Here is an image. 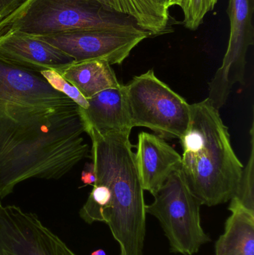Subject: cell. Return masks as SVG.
I'll return each mask as SVG.
<instances>
[{"label":"cell","instance_id":"obj_1","mask_svg":"<svg viewBox=\"0 0 254 255\" xmlns=\"http://www.w3.org/2000/svg\"><path fill=\"white\" fill-rule=\"evenodd\" d=\"M82 109L40 73L0 56V199L29 178L58 180L89 157Z\"/></svg>","mask_w":254,"mask_h":255},{"label":"cell","instance_id":"obj_2","mask_svg":"<svg viewBox=\"0 0 254 255\" xmlns=\"http://www.w3.org/2000/svg\"><path fill=\"white\" fill-rule=\"evenodd\" d=\"M95 182L110 189L111 199L100 223L108 226L120 255H143L146 234L144 191L136 164L130 134L88 133Z\"/></svg>","mask_w":254,"mask_h":255},{"label":"cell","instance_id":"obj_3","mask_svg":"<svg viewBox=\"0 0 254 255\" xmlns=\"http://www.w3.org/2000/svg\"><path fill=\"white\" fill-rule=\"evenodd\" d=\"M180 172L201 205L216 206L231 201L243 172L231 144L228 128L208 99L190 105V121L180 139Z\"/></svg>","mask_w":254,"mask_h":255},{"label":"cell","instance_id":"obj_4","mask_svg":"<svg viewBox=\"0 0 254 255\" xmlns=\"http://www.w3.org/2000/svg\"><path fill=\"white\" fill-rule=\"evenodd\" d=\"M86 30L151 34L122 13L110 11L93 0H26L0 22V35L18 31L30 37Z\"/></svg>","mask_w":254,"mask_h":255},{"label":"cell","instance_id":"obj_5","mask_svg":"<svg viewBox=\"0 0 254 255\" xmlns=\"http://www.w3.org/2000/svg\"><path fill=\"white\" fill-rule=\"evenodd\" d=\"M146 205V214L155 217L174 254L193 255L210 242L201 226V204L188 188L180 170L173 172Z\"/></svg>","mask_w":254,"mask_h":255},{"label":"cell","instance_id":"obj_6","mask_svg":"<svg viewBox=\"0 0 254 255\" xmlns=\"http://www.w3.org/2000/svg\"><path fill=\"white\" fill-rule=\"evenodd\" d=\"M124 86L133 128H148L164 139L183 136L190 121V105L160 80L153 69Z\"/></svg>","mask_w":254,"mask_h":255},{"label":"cell","instance_id":"obj_7","mask_svg":"<svg viewBox=\"0 0 254 255\" xmlns=\"http://www.w3.org/2000/svg\"><path fill=\"white\" fill-rule=\"evenodd\" d=\"M254 0H229L231 31L222 66L209 84V101L216 110L225 104L235 84H245L246 55L254 44Z\"/></svg>","mask_w":254,"mask_h":255},{"label":"cell","instance_id":"obj_8","mask_svg":"<svg viewBox=\"0 0 254 255\" xmlns=\"http://www.w3.org/2000/svg\"><path fill=\"white\" fill-rule=\"evenodd\" d=\"M0 255H77L37 216L0 204Z\"/></svg>","mask_w":254,"mask_h":255},{"label":"cell","instance_id":"obj_9","mask_svg":"<svg viewBox=\"0 0 254 255\" xmlns=\"http://www.w3.org/2000/svg\"><path fill=\"white\" fill-rule=\"evenodd\" d=\"M148 37V34L86 30L36 38L62 51L73 58L75 62L101 60L114 65L122 64L131 51Z\"/></svg>","mask_w":254,"mask_h":255},{"label":"cell","instance_id":"obj_10","mask_svg":"<svg viewBox=\"0 0 254 255\" xmlns=\"http://www.w3.org/2000/svg\"><path fill=\"white\" fill-rule=\"evenodd\" d=\"M0 56L37 73L51 70L60 73L75 62L73 58L49 43L18 31L0 35Z\"/></svg>","mask_w":254,"mask_h":255},{"label":"cell","instance_id":"obj_11","mask_svg":"<svg viewBox=\"0 0 254 255\" xmlns=\"http://www.w3.org/2000/svg\"><path fill=\"white\" fill-rule=\"evenodd\" d=\"M136 164L143 190L152 196L169 177L181 168V156L165 139L146 131L139 133Z\"/></svg>","mask_w":254,"mask_h":255},{"label":"cell","instance_id":"obj_12","mask_svg":"<svg viewBox=\"0 0 254 255\" xmlns=\"http://www.w3.org/2000/svg\"><path fill=\"white\" fill-rule=\"evenodd\" d=\"M87 101V109H81L86 133L88 134L90 130L101 134L131 133L133 127L124 85L104 90Z\"/></svg>","mask_w":254,"mask_h":255},{"label":"cell","instance_id":"obj_13","mask_svg":"<svg viewBox=\"0 0 254 255\" xmlns=\"http://www.w3.org/2000/svg\"><path fill=\"white\" fill-rule=\"evenodd\" d=\"M231 216L215 245V255H254V213L230 204Z\"/></svg>","mask_w":254,"mask_h":255},{"label":"cell","instance_id":"obj_14","mask_svg":"<svg viewBox=\"0 0 254 255\" xmlns=\"http://www.w3.org/2000/svg\"><path fill=\"white\" fill-rule=\"evenodd\" d=\"M60 74L78 88L86 100L104 90L121 85L111 65L101 60L73 63Z\"/></svg>","mask_w":254,"mask_h":255},{"label":"cell","instance_id":"obj_15","mask_svg":"<svg viewBox=\"0 0 254 255\" xmlns=\"http://www.w3.org/2000/svg\"><path fill=\"white\" fill-rule=\"evenodd\" d=\"M121 11L132 18L151 37L172 31L168 0H118Z\"/></svg>","mask_w":254,"mask_h":255},{"label":"cell","instance_id":"obj_16","mask_svg":"<svg viewBox=\"0 0 254 255\" xmlns=\"http://www.w3.org/2000/svg\"><path fill=\"white\" fill-rule=\"evenodd\" d=\"M252 123L251 135V152L247 165L243 168L240 181L231 204L240 205L254 213V126Z\"/></svg>","mask_w":254,"mask_h":255},{"label":"cell","instance_id":"obj_17","mask_svg":"<svg viewBox=\"0 0 254 255\" xmlns=\"http://www.w3.org/2000/svg\"><path fill=\"white\" fill-rule=\"evenodd\" d=\"M218 1L219 0H183L181 6L183 25L191 31L198 29L207 13L214 9Z\"/></svg>","mask_w":254,"mask_h":255},{"label":"cell","instance_id":"obj_18","mask_svg":"<svg viewBox=\"0 0 254 255\" xmlns=\"http://www.w3.org/2000/svg\"><path fill=\"white\" fill-rule=\"evenodd\" d=\"M40 74L49 82L52 88L65 94L81 109L83 110H86L87 109L89 106L87 100L82 95L78 88L67 82L58 72L51 70H43L40 72Z\"/></svg>","mask_w":254,"mask_h":255},{"label":"cell","instance_id":"obj_19","mask_svg":"<svg viewBox=\"0 0 254 255\" xmlns=\"http://www.w3.org/2000/svg\"><path fill=\"white\" fill-rule=\"evenodd\" d=\"M26 0H0V22L20 7Z\"/></svg>","mask_w":254,"mask_h":255},{"label":"cell","instance_id":"obj_20","mask_svg":"<svg viewBox=\"0 0 254 255\" xmlns=\"http://www.w3.org/2000/svg\"><path fill=\"white\" fill-rule=\"evenodd\" d=\"M95 166L93 163H86L82 173V181L85 185H93L95 182Z\"/></svg>","mask_w":254,"mask_h":255},{"label":"cell","instance_id":"obj_21","mask_svg":"<svg viewBox=\"0 0 254 255\" xmlns=\"http://www.w3.org/2000/svg\"><path fill=\"white\" fill-rule=\"evenodd\" d=\"M93 1L99 3L104 8L110 10V11L122 13L120 6H119L118 0H93ZM122 14H123V13H122Z\"/></svg>","mask_w":254,"mask_h":255},{"label":"cell","instance_id":"obj_22","mask_svg":"<svg viewBox=\"0 0 254 255\" xmlns=\"http://www.w3.org/2000/svg\"><path fill=\"white\" fill-rule=\"evenodd\" d=\"M183 2V0H168L169 8L172 7V6H179V7H181Z\"/></svg>","mask_w":254,"mask_h":255},{"label":"cell","instance_id":"obj_23","mask_svg":"<svg viewBox=\"0 0 254 255\" xmlns=\"http://www.w3.org/2000/svg\"><path fill=\"white\" fill-rule=\"evenodd\" d=\"M91 255H107L103 250H97L91 253Z\"/></svg>","mask_w":254,"mask_h":255},{"label":"cell","instance_id":"obj_24","mask_svg":"<svg viewBox=\"0 0 254 255\" xmlns=\"http://www.w3.org/2000/svg\"><path fill=\"white\" fill-rule=\"evenodd\" d=\"M0 204H1V199H0Z\"/></svg>","mask_w":254,"mask_h":255}]
</instances>
